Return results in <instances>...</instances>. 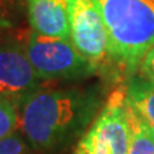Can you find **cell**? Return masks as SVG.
<instances>
[{"label": "cell", "instance_id": "cell-1", "mask_svg": "<svg viewBox=\"0 0 154 154\" xmlns=\"http://www.w3.org/2000/svg\"><path fill=\"white\" fill-rule=\"evenodd\" d=\"M103 104L98 85L41 88L19 105V128L32 149L59 152L82 136Z\"/></svg>", "mask_w": 154, "mask_h": 154}, {"label": "cell", "instance_id": "cell-2", "mask_svg": "<svg viewBox=\"0 0 154 154\" xmlns=\"http://www.w3.org/2000/svg\"><path fill=\"white\" fill-rule=\"evenodd\" d=\"M107 27L112 62L128 77L154 45V0H94Z\"/></svg>", "mask_w": 154, "mask_h": 154}, {"label": "cell", "instance_id": "cell-3", "mask_svg": "<svg viewBox=\"0 0 154 154\" xmlns=\"http://www.w3.org/2000/svg\"><path fill=\"white\" fill-rule=\"evenodd\" d=\"M26 50L33 69L42 81L84 80L99 72L67 38L49 37L31 31Z\"/></svg>", "mask_w": 154, "mask_h": 154}, {"label": "cell", "instance_id": "cell-4", "mask_svg": "<svg viewBox=\"0 0 154 154\" xmlns=\"http://www.w3.org/2000/svg\"><path fill=\"white\" fill-rule=\"evenodd\" d=\"M128 144L126 89L119 85L108 95L93 123L79 139L73 154H127Z\"/></svg>", "mask_w": 154, "mask_h": 154}, {"label": "cell", "instance_id": "cell-5", "mask_svg": "<svg viewBox=\"0 0 154 154\" xmlns=\"http://www.w3.org/2000/svg\"><path fill=\"white\" fill-rule=\"evenodd\" d=\"M68 13L71 42L100 72L112 62V55L107 27L95 2L69 0Z\"/></svg>", "mask_w": 154, "mask_h": 154}, {"label": "cell", "instance_id": "cell-6", "mask_svg": "<svg viewBox=\"0 0 154 154\" xmlns=\"http://www.w3.org/2000/svg\"><path fill=\"white\" fill-rule=\"evenodd\" d=\"M44 86L27 55L26 45L12 37L0 40V95L21 105Z\"/></svg>", "mask_w": 154, "mask_h": 154}, {"label": "cell", "instance_id": "cell-7", "mask_svg": "<svg viewBox=\"0 0 154 154\" xmlns=\"http://www.w3.org/2000/svg\"><path fill=\"white\" fill-rule=\"evenodd\" d=\"M69 0H27L28 22L33 32L69 40Z\"/></svg>", "mask_w": 154, "mask_h": 154}, {"label": "cell", "instance_id": "cell-8", "mask_svg": "<svg viewBox=\"0 0 154 154\" xmlns=\"http://www.w3.org/2000/svg\"><path fill=\"white\" fill-rule=\"evenodd\" d=\"M126 100L154 132V82L143 75H132L125 84Z\"/></svg>", "mask_w": 154, "mask_h": 154}, {"label": "cell", "instance_id": "cell-9", "mask_svg": "<svg viewBox=\"0 0 154 154\" xmlns=\"http://www.w3.org/2000/svg\"><path fill=\"white\" fill-rule=\"evenodd\" d=\"M130 126V144L127 154H154V132L143 117L126 100Z\"/></svg>", "mask_w": 154, "mask_h": 154}, {"label": "cell", "instance_id": "cell-10", "mask_svg": "<svg viewBox=\"0 0 154 154\" xmlns=\"http://www.w3.org/2000/svg\"><path fill=\"white\" fill-rule=\"evenodd\" d=\"M19 128V108L11 98L0 95V140Z\"/></svg>", "mask_w": 154, "mask_h": 154}, {"label": "cell", "instance_id": "cell-11", "mask_svg": "<svg viewBox=\"0 0 154 154\" xmlns=\"http://www.w3.org/2000/svg\"><path fill=\"white\" fill-rule=\"evenodd\" d=\"M0 154H31V146L25 136L16 131L0 140Z\"/></svg>", "mask_w": 154, "mask_h": 154}, {"label": "cell", "instance_id": "cell-12", "mask_svg": "<svg viewBox=\"0 0 154 154\" xmlns=\"http://www.w3.org/2000/svg\"><path fill=\"white\" fill-rule=\"evenodd\" d=\"M14 0H0V37L12 26V4Z\"/></svg>", "mask_w": 154, "mask_h": 154}, {"label": "cell", "instance_id": "cell-13", "mask_svg": "<svg viewBox=\"0 0 154 154\" xmlns=\"http://www.w3.org/2000/svg\"><path fill=\"white\" fill-rule=\"evenodd\" d=\"M144 77H146L148 80H150L154 82V45L150 50L146 53V55L144 57V59L141 60L140 67H139Z\"/></svg>", "mask_w": 154, "mask_h": 154}]
</instances>
